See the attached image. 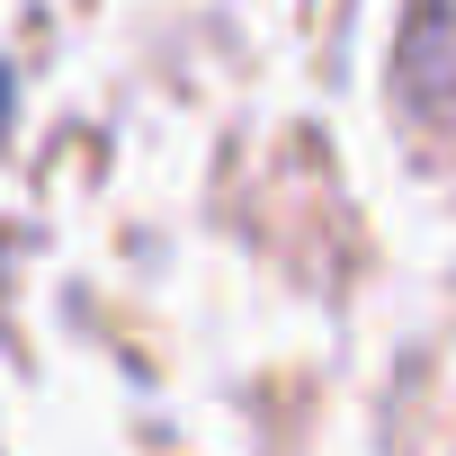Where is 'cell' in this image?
Here are the masks:
<instances>
[{"label":"cell","instance_id":"1","mask_svg":"<svg viewBox=\"0 0 456 456\" xmlns=\"http://www.w3.org/2000/svg\"><path fill=\"white\" fill-rule=\"evenodd\" d=\"M403 72L429 99V117H456V0H420L411 45H403Z\"/></svg>","mask_w":456,"mask_h":456},{"label":"cell","instance_id":"2","mask_svg":"<svg viewBox=\"0 0 456 456\" xmlns=\"http://www.w3.org/2000/svg\"><path fill=\"white\" fill-rule=\"evenodd\" d=\"M0 126H10V72H0Z\"/></svg>","mask_w":456,"mask_h":456}]
</instances>
